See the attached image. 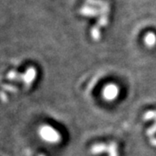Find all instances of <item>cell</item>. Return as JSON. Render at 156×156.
Instances as JSON below:
<instances>
[{"mask_svg":"<svg viewBox=\"0 0 156 156\" xmlns=\"http://www.w3.org/2000/svg\"><path fill=\"white\" fill-rule=\"evenodd\" d=\"M39 133L43 139L50 142H57L60 140L59 134L50 126H44L43 128H40Z\"/></svg>","mask_w":156,"mask_h":156,"instance_id":"6da1fadb","label":"cell"},{"mask_svg":"<svg viewBox=\"0 0 156 156\" xmlns=\"http://www.w3.org/2000/svg\"><path fill=\"white\" fill-rule=\"evenodd\" d=\"M36 75H37V71H36V69L33 67H30V69H28L26 73L23 74V81L27 87L30 86L31 83H33V81L36 78Z\"/></svg>","mask_w":156,"mask_h":156,"instance_id":"7a4b0ae2","label":"cell"},{"mask_svg":"<svg viewBox=\"0 0 156 156\" xmlns=\"http://www.w3.org/2000/svg\"><path fill=\"white\" fill-rule=\"evenodd\" d=\"M118 94V91H117V88L115 85H110L108 87H107L104 91V95L106 96L107 99H109L112 100L114 98H115V96Z\"/></svg>","mask_w":156,"mask_h":156,"instance_id":"3957f363","label":"cell"},{"mask_svg":"<svg viewBox=\"0 0 156 156\" xmlns=\"http://www.w3.org/2000/svg\"><path fill=\"white\" fill-rule=\"evenodd\" d=\"M23 75L18 74L17 71H14V70L10 71L9 74L7 75V78L11 81H21L23 80Z\"/></svg>","mask_w":156,"mask_h":156,"instance_id":"277c9868","label":"cell"},{"mask_svg":"<svg viewBox=\"0 0 156 156\" xmlns=\"http://www.w3.org/2000/svg\"><path fill=\"white\" fill-rule=\"evenodd\" d=\"M145 43L148 46H154L156 44V37L154 33H148L145 37Z\"/></svg>","mask_w":156,"mask_h":156,"instance_id":"5b68a950","label":"cell"},{"mask_svg":"<svg viewBox=\"0 0 156 156\" xmlns=\"http://www.w3.org/2000/svg\"><path fill=\"white\" fill-rule=\"evenodd\" d=\"M3 89L5 90H8V91H11V92H16L17 89L16 87L12 86V85H3Z\"/></svg>","mask_w":156,"mask_h":156,"instance_id":"8992f818","label":"cell"},{"mask_svg":"<svg viewBox=\"0 0 156 156\" xmlns=\"http://www.w3.org/2000/svg\"><path fill=\"white\" fill-rule=\"evenodd\" d=\"M0 100L2 101L3 102H6L8 101V96L7 94L4 91H0Z\"/></svg>","mask_w":156,"mask_h":156,"instance_id":"52a82bcc","label":"cell"},{"mask_svg":"<svg viewBox=\"0 0 156 156\" xmlns=\"http://www.w3.org/2000/svg\"><path fill=\"white\" fill-rule=\"evenodd\" d=\"M42 156H44V155H42Z\"/></svg>","mask_w":156,"mask_h":156,"instance_id":"ba28073f","label":"cell"}]
</instances>
